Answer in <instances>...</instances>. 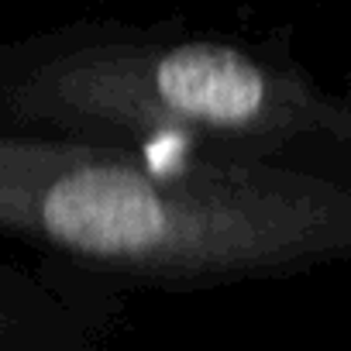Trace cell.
I'll list each match as a JSON object with an SVG mask.
<instances>
[{
	"label": "cell",
	"mask_w": 351,
	"mask_h": 351,
	"mask_svg": "<svg viewBox=\"0 0 351 351\" xmlns=\"http://www.w3.org/2000/svg\"><path fill=\"white\" fill-rule=\"evenodd\" d=\"M0 241L114 293L217 289L348 258L351 190L289 165L0 134Z\"/></svg>",
	"instance_id": "1"
},
{
	"label": "cell",
	"mask_w": 351,
	"mask_h": 351,
	"mask_svg": "<svg viewBox=\"0 0 351 351\" xmlns=\"http://www.w3.org/2000/svg\"><path fill=\"white\" fill-rule=\"evenodd\" d=\"M341 128L306 80L231 42L104 32L0 52V134L282 165L289 145Z\"/></svg>",
	"instance_id": "2"
},
{
	"label": "cell",
	"mask_w": 351,
	"mask_h": 351,
	"mask_svg": "<svg viewBox=\"0 0 351 351\" xmlns=\"http://www.w3.org/2000/svg\"><path fill=\"white\" fill-rule=\"evenodd\" d=\"M121 293L56 265L0 258V351H107Z\"/></svg>",
	"instance_id": "3"
}]
</instances>
